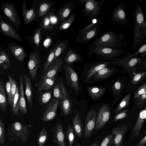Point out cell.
Segmentation results:
<instances>
[{
	"mask_svg": "<svg viewBox=\"0 0 146 146\" xmlns=\"http://www.w3.org/2000/svg\"><path fill=\"white\" fill-rule=\"evenodd\" d=\"M134 18L135 25L132 30L133 33L132 49L133 52L137 50L141 42L146 38V21L139 2L136 6Z\"/></svg>",
	"mask_w": 146,
	"mask_h": 146,
	"instance_id": "6da1fadb",
	"label": "cell"
},
{
	"mask_svg": "<svg viewBox=\"0 0 146 146\" xmlns=\"http://www.w3.org/2000/svg\"><path fill=\"white\" fill-rule=\"evenodd\" d=\"M124 35L113 31H109L96 39L88 49L96 47L123 50Z\"/></svg>",
	"mask_w": 146,
	"mask_h": 146,
	"instance_id": "7a4b0ae2",
	"label": "cell"
},
{
	"mask_svg": "<svg viewBox=\"0 0 146 146\" xmlns=\"http://www.w3.org/2000/svg\"><path fill=\"white\" fill-rule=\"evenodd\" d=\"M32 127L31 124L24 125L19 122L12 124L8 130L9 139L17 141L20 140L23 143H26Z\"/></svg>",
	"mask_w": 146,
	"mask_h": 146,
	"instance_id": "3957f363",
	"label": "cell"
},
{
	"mask_svg": "<svg viewBox=\"0 0 146 146\" xmlns=\"http://www.w3.org/2000/svg\"><path fill=\"white\" fill-rule=\"evenodd\" d=\"M142 59L135 56L133 54H131L129 51L123 58H118L114 61H108L110 64L120 66L124 68L129 74L132 76L135 72L137 66L140 64Z\"/></svg>",
	"mask_w": 146,
	"mask_h": 146,
	"instance_id": "277c9868",
	"label": "cell"
},
{
	"mask_svg": "<svg viewBox=\"0 0 146 146\" xmlns=\"http://www.w3.org/2000/svg\"><path fill=\"white\" fill-rule=\"evenodd\" d=\"M89 54H95L101 59L105 60L114 61L125 52L123 50H119L109 48L96 47L89 49Z\"/></svg>",
	"mask_w": 146,
	"mask_h": 146,
	"instance_id": "5b68a950",
	"label": "cell"
},
{
	"mask_svg": "<svg viewBox=\"0 0 146 146\" xmlns=\"http://www.w3.org/2000/svg\"><path fill=\"white\" fill-rule=\"evenodd\" d=\"M106 1V0H87L83 11L84 15L89 21H92L100 13L102 7Z\"/></svg>",
	"mask_w": 146,
	"mask_h": 146,
	"instance_id": "8992f818",
	"label": "cell"
},
{
	"mask_svg": "<svg viewBox=\"0 0 146 146\" xmlns=\"http://www.w3.org/2000/svg\"><path fill=\"white\" fill-rule=\"evenodd\" d=\"M1 9L12 24L15 28L19 29L21 22L18 13L14 3L3 2L1 4Z\"/></svg>",
	"mask_w": 146,
	"mask_h": 146,
	"instance_id": "52a82bcc",
	"label": "cell"
},
{
	"mask_svg": "<svg viewBox=\"0 0 146 146\" xmlns=\"http://www.w3.org/2000/svg\"><path fill=\"white\" fill-rule=\"evenodd\" d=\"M110 64L108 61H100L86 64L83 71L84 81L86 82L100 69L108 67Z\"/></svg>",
	"mask_w": 146,
	"mask_h": 146,
	"instance_id": "ba28073f",
	"label": "cell"
},
{
	"mask_svg": "<svg viewBox=\"0 0 146 146\" xmlns=\"http://www.w3.org/2000/svg\"><path fill=\"white\" fill-rule=\"evenodd\" d=\"M65 78L68 85L76 94L79 91L78 76L73 68L70 65L64 66Z\"/></svg>",
	"mask_w": 146,
	"mask_h": 146,
	"instance_id": "9c48e42d",
	"label": "cell"
},
{
	"mask_svg": "<svg viewBox=\"0 0 146 146\" xmlns=\"http://www.w3.org/2000/svg\"><path fill=\"white\" fill-rule=\"evenodd\" d=\"M60 101L54 98H52L47 104L45 110L41 117L43 122H47L53 120L56 117Z\"/></svg>",
	"mask_w": 146,
	"mask_h": 146,
	"instance_id": "30bf717a",
	"label": "cell"
},
{
	"mask_svg": "<svg viewBox=\"0 0 146 146\" xmlns=\"http://www.w3.org/2000/svg\"><path fill=\"white\" fill-rule=\"evenodd\" d=\"M111 114L110 108L107 104L102 106L99 110L96 117L95 129L98 131L102 128L108 121Z\"/></svg>",
	"mask_w": 146,
	"mask_h": 146,
	"instance_id": "8fae6325",
	"label": "cell"
},
{
	"mask_svg": "<svg viewBox=\"0 0 146 146\" xmlns=\"http://www.w3.org/2000/svg\"><path fill=\"white\" fill-rule=\"evenodd\" d=\"M96 117L95 110L91 109L88 112L86 118L84 129V137H90L95 127Z\"/></svg>",
	"mask_w": 146,
	"mask_h": 146,
	"instance_id": "7c38bea8",
	"label": "cell"
},
{
	"mask_svg": "<svg viewBox=\"0 0 146 146\" xmlns=\"http://www.w3.org/2000/svg\"><path fill=\"white\" fill-rule=\"evenodd\" d=\"M0 31L5 35L16 41L23 42L21 35L12 26L5 21L1 16L0 18Z\"/></svg>",
	"mask_w": 146,
	"mask_h": 146,
	"instance_id": "4fadbf2b",
	"label": "cell"
},
{
	"mask_svg": "<svg viewBox=\"0 0 146 146\" xmlns=\"http://www.w3.org/2000/svg\"><path fill=\"white\" fill-rule=\"evenodd\" d=\"M125 4L121 2L116 7L111 15V21L113 22H117L121 26H124L128 22V18L124 11Z\"/></svg>",
	"mask_w": 146,
	"mask_h": 146,
	"instance_id": "5bb4252c",
	"label": "cell"
},
{
	"mask_svg": "<svg viewBox=\"0 0 146 146\" xmlns=\"http://www.w3.org/2000/svg\"><path fill=\"white\" fill-rule=\"evenodd\" d=\"M40 61L39 54L34 50L31 52L28 60V66L31 78L35 79L37 74Z\"/></svg>",
	"mask_w": 146,
	"mask_h": 146,
	"instance_id": "9a60e30c",
	"label": "cell"
},
{
	"mask_svg": "<svg viewBox=\"0 0 146 146\" xmlns=\"http://www.w3.org/2000/svg\"><path fill=\"white\" fill-rule=\"evenodd\" d=\"M128 127V124H123L118 125L112 128L111 133L115 136L113 143L115 146H120L122 145L123 139Z\"/></svg>",
	"mask_w": 146,
	"mask_h": 146,
	"instance_id": "2e32d148",
	"label": "cell"
},
{
	"mask_svg": "<svg viewBox=\"0 0 146 146\" xmlns=\"http://www.w3.org/2000/svg\"><path fill=\"white\" fill-rule=\"evenodd\" d=\"M52 140L58 146H66L62 124H56L52 130Z\"/></svg>",
	"mask_w": 146,
	"mask_h": 146,
	"instance_id": "e0dca14e",
	"label": "cell"
},
{
	"mask_svg": "<svg viewBox=\"0 0 146 146\" xmlns=\"http://www.w3.org/2000/svg\"><path fill=\"white\" fill-rule=\"evenodd\" d=\"M39 2L36 13V21L41 20L45 15L53 9L55 3L49 0H41Z\"/></svg>",
	"mask_w": 146,
	"mask_h": 146,
	"instance_id": "ac0fdd59",
	"label": "cell"
},
{
	"mask_svg": "<svg viewBox=\"0 0 146 146\" xmlns=\"http://www.w3.org/2000/svg\"><path fill=\"white\" fill-rule=\"evenodd\" d=\"M63 60L58 58L50 64L46 70L42 72L40 78H52L56 76L63 64Z\"/></svg>",
	"mask_w": 146,
	"mask_h": 146,
	"instance_id": "d6986e66",
	"label": "cell"
},
{
	"mask_svg": "<svg viewBox=\"0 0 146 146\" xmlns=\"http://www.w3.org/2000/svg\"><path fill=\"white\" fill-rule=\"evenodd\" d=\"M116 66L110 67H106L100 70L90 78L92 81L104 80L113 76L118 70L116 68Z\"/></svg>",
	"mask_w": 146,
	"mask_h": 146,
	"instance_id": "ffe728a7",
	"label": "cell"
},
{
	"mask_svg": "<svg viewBox=\"0 0 146 146\" xmlns=\"http://www.w3.org/2000/svg\"><path fill=\"white\" fill-rule=\"evenodd\" d=\"M76 4L72 2H66L58 11L57 16L60 22H63L69 16Z\"/></svg>",
	"mask_w": 146,
	"mask_h": 146,
	"instance_id": "44dd1931",
	"label": "cell"
},
{
	"mask_svg": "<svg viewBox=\"0 0 146 146\" xmlns=\"http://www.w3.org/2000/svg\"><path fill=\"white\" fill-rule=\"evenodd\" d=\"M27 1L24 0L21 5L22 15L24 24L27 25L33 21L36 20V14L33 7L29 9L26 8Z\"/></svg>",
	"mask_w": 146,
	"mask_h": 146,
	"instance_id": "7402d4cb",
	"label": "cell"
},
{
	"mask_svg": "<svg viewBox=\"0 0 146 146\" xmlns=\"http://www.w3.org/2000/svg\"><path fill=\"white\" fill-rule=\"evenodd\" d=\"M56 11L53 8L42 18L39 25L41 28L43 33H46L52 30L53 26L51 25V19Z\"/></svg>",
	"mask_w": 146,
	"mask_h": 146,
	"instance_id": "603a6c76",
	"label": "cell"
},
{
	"mask_svg": "<svg viewBox=\"0 0 146 146\" xmlns=\"http://www.w3.org/2000/svg\"><path fill=\"white\" fill-rule=\"evenodd\" d=\"M57 75L52 78H40L39 81L35 84L38 88V92L50 90L54 84Z\"/></svg>",
	"mask_w": 146,
	"mask_h": 146,
	"instance_id": "cb8c5ba5",
	"label": "cell"
},
{
	"mask_svg": "<svg viewBox=\"0 0 146 146\" xmlns=\"http://www.w3.org/2000/svg\"><path fill=\"white\" fill-rule=\"evenodd\" d=\"M23 75L19 76V111L23 115L26 114L27 112L23 88Z\"/></svg>",
	"mask_w": 146,
	"mask_h": 146,
	"instance_id": "d4e9b609",
	"label": "cell"
},
{
	"mask_svg": "<svg viewBox=\"0 0 146 146\" xmlns=\"http://www.w3.org/2000/svg\"><path fill=\"white\" fill-rule=\"evenodd\" d=\"M102 22L101 21L96 26L90 30L86 32L81 36H77L76 41L79 44L89 41L98 34V30L102 25Z\"/></svg>",
	"mask_w": 146,
	"mask_h": 146,
	"instance_id": "484cf974",
	"label": "cell"
},
{
	"mask_svg": "<svg viewBox=\"0 0 146 146\" xmlns=\"http://www.w3.org/2000/svg\"><path fill=\"white\" fill-rule=\"evenodd\" d=\"M52 88L54 98L60 101L63 98L64 90L66 88L62 79L60 78L58 79Z\"/></svg>",
	"mask_w": 146,
	"mask_h": 146,
	"instance_id": "4316f807",
	"label": "cell"
},
{
	"mask_svg": "<svg viewBox=\"0 0 146 146\" xmlns=\"http://www.w3.org/2000/svg\"><path fill=\"white\" fill-rule=\"evenodd\" d=\"M64 60L66 64L70 65L78 61H82L83 59L79 53L70 48L67 51Z\"/></svg>",
	"mask_w": 146,
	"mask_h": 146,
	"instance_id": "83f0119b",
	"label": "cell"
},
{
	"mask_svg": "<svg viewBox=\"0 0 146 146\" xmlns=\"http://www.w3.org/2000/svg\"><path fill=\"white\" fill-rule=\"evenodd\" d=\"M106 87L93 86L87 87V90L91 98L94 100H97L102 96L106 91Z\"/></svg>",
	"mask_w": 146,
	"mask_h": 146,
	"instance_id": "f1b7e54d",
	"label": "cell"
},
{
	"mask_svg": "<svg viewBox=\"0 0 146 146\" xmlns=\"http://www.w3.org/2000/svg\"><path fill=\"white\" fill-rule=\"evenodd\" d=\"M25 84V94L27 100L29 108L33 107V88L30 79L26 74L23 75Z\"/></svg>",
	"mask_w": 146,
	"mask_h": 146,
	"instance_id": "f546056e",
	"label": "cell"
},
{
	"mask_svg": "<svg viewBox=\"0 0 146 146\" xmlns=\"http://www.w3.org/2000/svg\"><path fill=\"white\" fill-rule=\"evenodd\" d=\"M73 128L77 136L81 138L83 134V126L81 116L77 111L72 119Z\"/></svg>",
	"mask_w": 146,
	"mask_h": 146,
	"instance_id": "4dcf8cb0",
	"label": "cell"
},
{
	"mask_svg": "<svg viewBox=\"0 0 146 146\" xmlns=\"http://www.w3.org/2000/svg\"><path fill=\"white\" fill-rule=\"evenodd\" d=\"M43 33L41 28L39 26L34 30L30 36L32 40L30 42L35 48H39L41 44Z\"/></svg>",
	"mask_w": 146,
	"mask_h": 146,
	"instance_id": "1f68e13d",
	"label": "cell"
},
{
	"mask_svg": "<svg viewBox=\"0 0 146 146\" xmlns=\"http://www.w3.org/2000/svg\"><path fill=\"white\" fill-rule=\"evenodd\" d=\"M10 49L13 56L18 61L23 62L26 55L23 47L17 45L12 44L10 46Z\"/></svg>",
	"mask_w": 146,
	"mask_h": 146,
	"instance_id": "d6a6232c",
	"label": "cell"
},
{
	"mask_svg": "<svg viewBox=\"0 0 146 146\" xmlns=\"http://www.w3.org/2000/svg\"><path fill=\"white\" fill-rule=\"evenodd\" d=\"M60 102V107L62 112L65 115H68L71 112V105L70 98L66 88L64 90L63 98Z\"/></svg>",
	"mask_w": 146,
	"mask_h": 146,
	"instance_id": "836d02e7",
	"label": "cell"
},
{
	"mask_svg": "<svg viewBox=\"0 0 146 146\" xmlns=\"http://www.w3.org/2000/svg\"><path fill=\"white\" fill-rule=\"evenodd\" d=\"M8 102L4 82L1 79L0 80V108L2 111L5 112L7 111Z\"/></svg>",
	"mask_w": 146,
	"mask_h": 146,
	"instance_id": "e575fe53",
	"label": "cell"
},
{
	"mask_svg": "<svg viewBox=\"0 0 146 146\" xmlns=\"http://www.w3.org/2000/svg\"><path fill=\"white\" fill-rule=\"evenodd\" d=\"M123 89V85L121 81L117 79L113 85L111 92L114 99L113 106L118 100Z\"/></svg>",
	"mask_w": 146,
	"mask_h": 146,
	"instance_id": "d590c367",
	"label": "cell"
},
{
	"mask_svg": "<svg viewBox=\"0 0 146 146\" xmlns=\"http://www.w3.org/2000/svg\"><path fill=\"white\" fill-rule=\"evenodd\" d=\"M52 92L51 90H47L43 92H38V102L41 106L47 104L51 100Z\"/></svg>",
	"mask_w": 146,
	"mask_h": 146,
	"instance_id": "8d00e7d4",
	"label": "cell"
},
{
	"mask_svg": "<svg viewBox=\"0 0 146 146\" xmlns=\"http://www.w3.org/2000/svg\"><path fill=\"white\" fill-rule=\"evenodd\" d=\"M11 64L8 56L6 52L3 50L0 51V68L1 70L9 69Z\"/></svg>",
	"mask_w": 146,
	"mask_h": 146,
	"instance_id": "74e56055",
	"label": "cell"
},
{
	"mask_svg": "<svg viewBox=\"0 0 146 146\" xmlns=\"http://www.w3.org/2000/svg\"><path fill=\"white\" fill-rule=\"evenodd\" d=\"M69 42V41L68 40L65 39L62 40L57 44L55 52L54 61L58 58V56L64 52Z\"/></svg>",
	"mask_w": 146,
	"mask_h": 146,
	"instance_id": "f35d334b",
	"label": "cell"
},
{
	"mask_svg": "<svg viewBox=\"0 0 146 146\" xmlns=\"http://www.w3.org/2000/svg\"><path fill=\"white\" fill-rule=\"evenodd\" d=\"M57 44L54 46L53 48H52L48 52L46 58V61L44 63L43 72L46 70L49 66L54 61L55 55V52Z\"/></svg>",
	"mask_w": 146,
	"mask_h": 146,
	"instance_id": "ab89813d",
	"label": "cell"
},
{
	"mask_svg": "<svg viewBox=\"0 0 146 146\" xmlns=\"http://www.w3.org/2000/svg\"><path fill=\"white\" fill-rule=\"evenodd\" d=\"M76 16L75 13H74L68 19L63 21L58 26V30L60 31L67 29L74 21Z\"/></svg>",
	"mask_w": 146,
	"mask_h": 146,
	"instance_id": "60d3db41",
	"label": "cell"
},
{
	"mask_svg": "<svg viewBox=\"0 0 146 146\" xmlns=\"http://www.w3.org/2000/svg\"><path fill=\"white\" fill-rule=\"evenodd\" d=\"M19 89L17 86L16 94L14 96L12 110L13 115H17L19 111Z\"/></svg>",
	"mask_w": 146,
	"mask_h": 146,
	"instance_id": "b9f144b4",
	"label": "cell"
},
{
	"mask_svg": "<svg viewBox=\"0 0 146 146\" xmlns=\"http://www.w3.org/2000/svg\"><path fill=\"white\" fill-rule=\"evenodd\" d=\"M131 95L128 94L125 96L114 110V113L116 114L120 111L127 106L129 104L130 99Z\"/></svg>",
	"mask_w": 146,
	"mask_h": 146,
	"instance_id": "7bdbcfd3",
	"label": "cell"
},
{
	"mask_svg": "<svg viewBox=\"0 0 146 146\" xmlns=\"http://www.w3.org/2000/svg\"><path fill=\"white\" fill-rule=\"evenodd\" d=\"M94 19L92 21V23L89 25L78 30L77 33L78 36H81L86 32L90 30L100 22V19H95V21H94Z\"/></svg>",
	"mask_w": 146,
	"mask_h": 146,
	"instance_id": "ee69618b",
	"label": "cell"
},
{
	"mask_svg": "<svg viewBox=\"0 0 146 146\" xmlns=\"http://www.w3.org/2000/svg\"><path fill=\"white\" fill-rule=\"evenodd\" d=\"M66 135L70 146H72L74 140V136L73 128L70 123L68 125Z\"/></svg>",
	"mask_w": 146,
	"mask_h": 146,
	"instance_id": "f6af8a7d",
	"label": "cell"
},
{
	"mask_svg": "<svg viewBox=\"0 0 146 146\" xmlns=\"http://www.w3.org/2000/svg\"><path fill=\"white\" fill-rule=\"evenodd\" d=\"M46 129L43 128L41 131L38 140V146H42L45 143L47 139V135Z\"/></svg>",
	"mask_w": 146,
	"mask_h": 146,
	"instance_id": "bcb514c9",
	"label": "cell"
},
{
	"mask_svg": "<svg viewBox=\"0 0 146 146\" xmlns=\"http://www.w3.org/2000/svg\"><path fill=\"white\" fill-rule=\"evenodd\" d=\"M9 81L11 84L12 95V102L13 105L14 96L16 94L17 89V84L15 80L9 74L7 75Z\"/></svg>",
	"mask_w": 146,
	"mask_h": 146,
	"instance_id": "7dc6e473",
	"label": "cell"
},
{
	"mask_svg": "<svg viewBox=\"0 0 146 146\" xmlns=\"http://www.w3.org/2000/svg\"><path fill=\"white\" fill-rule=\"evenodd\" d=\"M114 137L113 135H108L104 139L99 146H112L113 144Z\"/></svg>",
	"mask_w": 146,
	"mask_h": 146,
	"instance_id": "c3c4849f",
	"label": "cell"
},
{
	"mask_svg": "<svg viewBox=\"0 0 146 146\" xmlns=\"http://www.w3.org/2000/svg\"><path fill=\"white\" fill-rule=\"evenodd\" d=\"M5 125L1 118L0 119V144L5 146Z\"/></svg>",
	"mask_w": 146,
	"mask_h": 146,
	"instance_id": "681fc988",
	"label": "cell"
},
{
	"mask_svg": "<svg viewBox=\"0 0 146 146\" xmlns=\"http://www.w3.org/2000/svg\"><path fill=\"white\" fill-rule=\"evenodd\" d=\"M135 101L137 106L141 109L146 101V91L136 99Z\"/></svg>",
	"mask_w": 146,
	"mask_h": 146,
	"instance_id": "f907efd6",
	"label": "cell"
},
{
	"mask_svg": "<svg viewBox=\"0 0 146 146\" xmlns=\"http://www.w3.org/2000/svg\"><path fill=\"white\" fill-rule=\"evenodd\" d=\"M135 56L140 55L142 57L146 56V39L141 47L133 54Z\"/></svg>",
	"mask_w": 146,
	"mask_h": 146,
	"instance_id": "816d5d0a",
	"label": "cell"
},
{
	"mask_svg": "<svg viewBox=\"0 0 146 146\" xmlns=\"http://www.w3.org/2000/svg\"><path fill=\"white\" fill-rule=\"evenodd\" d=\"M52 35L51 34H49L46 36L44 40L43 45V47L46 50H48L52 44Z\"/></svg>",
	"mask_w": 146,
	"mask_h": 146,
	"instance_id": "f5cc1de1",
	"label": "cell"
},
{
	"mask_svg": "<svg viewBox=\"0 0 146 146\" xmlns=\"http://www.w3.org/2000/svg\"><path fill=\"white\" fill-rule=\"evenodd\" d=\"M146 119V106L140 113L137 120V123L140 125H143Z\"/></svg>",
	"mask_w": 146,
	"mask_h": 146,
	"instance_id": "db71d44e",
	"label": "cell"
},
{
	"mask_svg": "<svg viewBox=\"0 0 146 146\" xmlns=\"http://www.w3.org/2000/svg\"><path fill=\"white\" fill-rule=\"evenodd\" d=\"M146 72H141L135 75L132 79V82L135 85L141 81L145 76Z\"/></svg>",
	"mask_w": 146,
	"mask_h": 146,
	"instance_id": "11a10c76",
	"label": "cell"
},
{
	"mask_svg": "<svg viewBox=\"0 0 146 146\" xmlns=\"http://www.w3.org/2000/svg\"><path fill=\"white\" fill-rule=\"evenodd\" d=\"M6 88L7 92L8 102L9 105L12 108L13 105L12 102V95L11 84L9 81L6 84Z\"/></svg>",
	"mask_w": 146,
	"mask_h": 146,
	"instance_id": "9f6ffc18",
	"label": "cell"
},
{
	"mask_svg": "<svg viewBox=\"0 0 146 146\" xmlns=\"http://www.w3.org/2000/svg\"><path fill=\"white\" fill-rule=\"evenodd\" d=\"M128 110L125 109L120 112L116 114L113 120L114 122H116L118 120L124 118L126 117Z\"/></svg>",
	"mask_w": 146,
	"mask_h": 146,
	"instance_id": "6f0895ef",
	"label": "cell"
},
{
	"mask_svg": "<svg viewBox=\"0 0 146 146\" xmlns=\"http://www.w3.org/2000/svg\"><path fill=\"white\" fill-rule=\"evenodd\" d=\"M146 91V82L140 86L136 91L134 95V99L136 100Z\"/></svg>",
	"mask_w": 146,
	"mask_h": 146,
	"instance_id": "680465c9",
	"label": "cell"
},
{
	"mask_svg": "<svg viewBox=\"0 0 146 146\" xmlns=\"http://www.w3.org/2000/svg\"><path fill=\"white\" fill-rule=\"evenodd\" d=\"M146 145V135L137 143L136 146H144Z\"/></svg>",
	"mask_w": 146,
	"mask_h": 146,
	"instance_id": "91938a15",
	"label": "cell"
},
{
	"mask_svg": "<svg viewBox=\"0 0 146 146\" xmlns=\"http://www.w3.org/2000/svg\"><path fill=\"white\" fill-rule=\"evenodd\" d=\"M142 64L144 68H146V56L143 59H142L140 64Z\"/></svg>",
	"mask_w": 146,
	"mask_h": 146,
	"instance_id": "94428289",
	"label": "cell"
},
{
	"mask_svg": "<svg viewBox=\"0 0 146 146\" xmlns=\"http://www.w3.org/2000/svg\"><path fill=\"white\" fill-rule=\"evenodd\" d=\"M86 1L87 0H80L78 1V3H79L80 5H81L84 3H85Z\"/></svg>",
	"mask_w": 146,
	"mask_h": 146,
	"instance_id": "6125c7cd",
	"label": "cell"
},
{
	"mask_svg": "<svg viewBox=\"0 0 146 146\" xmlns=\"http://www.w3.org/2000/svg\"><path fill=\"white\" fill-rule=\"evenodd\" d=\"M92 146H99L98 142L97 141Z\"/></svg>",
	"mask_w": 146,
	"mask_h": 146,
	"instance_id": "be15d7a7",
	"label": "cell"
},
{
	"mask_svg": "<svg viewBox=\"0 0 146 146\" xmlns=\"http://www.w3.org/2000/svg\"><path fill=\"white\" fill-rule=\"evenodd\" d=\"M144 133L145 134H146V126L145 127V130Z\"/></svg>",
	"mask_w": 146,
	"mask_h": 146,
	"instance_id": "e7e4bbea",
	"label": "cell"
},
{
	"mask_svg": "<svg viewBox=\"0 0 146 146\" xmlns=\"http://www.w3.org/2000/svg\"><path fill=\"white\" fill-rule=\"evenodd\" d=\"M122 146V145H121V146Z\"/></svg>",
	"mask_w": 146,
	"mask_h": 146,
	"instance_id": "03108f58",
	"label": "cell"
}]
</instances>
